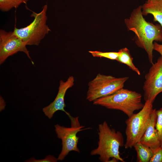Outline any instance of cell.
Masks as SVG:
<instances>
[{
	"mask_svg": "<svg viewBox=\"0 0 162 162\" xmlns=\"http://www.w3.org/2000/svg\"><path fill=\"white\" fill-rule=\"evenodd\" d=\"M142 6L134 9L129 17L124 20L129 30L135 34V43L147 52L150 63L153 64V41L162 42V27L147 22L143 18Z\"/></svg>",
	"mask_w": 162,
	"mask_h": 162,
	"instance_id": "cell-1",
	"label": "cell"
},
{
	"mask_svg": "<svg viewBox=\"0 0 162 162\" xmlns=\"http://www.w3.org/2000/svg\"><path fill=\"white\" fill-rule=\"evenodd\" d=\"M98 133V146L91 151V155H98L99 160L103 162H108L112 158L124 162L119 151L120 148L124 144L122 133L111 128L106 121L99 124Z\"/></svg>",
	"mask_w": 162,
	"mask_h": 162,
	"instance_id": "cell-2",
	"label": "cell"
},
{
	"mask_svg": "<svg viewBox=\"0 0 162 162\" xmlns=\"http://www.w3.org/2000/svg\"><path fill=\"white\" fill-rule=\"evenodd\" d=\"M142 98L140 93L123 88L112 94L94 100L93 103L108 109L121 111L129 117L135 111L143 108L144 104Z\"/></svg>",
	"mask_w": 162,
	"mask_h": 162,
	"instance_id": "cell-3",
	"label": "cell"
},
{
	"mask_svg": "<svg viewBox=\"0 0 162 162\" xmlns=\"http://www.w3.org/2000/svg\"><path fill=\"white\" fill-rule=\"evenodd\" d=\"M47 9V5L46 4L40 12L37 13L32 11L31 16L34 19L29 25L20 28L15 27L14 33L27 45H38L41 40L51 31L46 23Z\"/></svg>",
	"mask_w": 162,
	"mask_h": 162,
	"instance_id": "cell-4",
	"label": "cell"
},
{
	"mask_svg": "<svg viewBox=\"0 0 162 162\" xmlns=\"http://www.w3.org/2000/svg\"><path fill=\"white\" fill-rule=\"evenodd\" d=\"M153 109V103L146 100L139 112L134 113L126 120V140L124 146L125 149L132 148L140 141L146 130Z\"/></svg>",
	"mask_w": 162,
	"mask_h": 162,
	"instance_id": "cell-5",
	"label": "cell"
},
{
	"mask_svg": "<svg viewBox=\"0 0 162 162\" xmlns=\"http://www.w3.org/2000/svg\"><path fill=\"white\" fill-rule=\"evenodd\" d=\"M128 78L127 76L116 78L98 74L88 83L86 99L89 101H93L112 94L123 88Z\"/></svg>",
	"mask_w": 162,
	"mask_h": 162,
	"instance_id": "cell-6",
	"label": "cell"
},
{
	"mask_svg": "<svg viewBox=\"0 0 162 162\" xmlns=\"http://www.w3.org/2000/svg\"><path fill=\"white\" fill-rule=\"evenodd\" d=\"M68 115L70 120V127H65L58 124L55 125L57 137L62 141V151L57 158L58 160L61 161L63 160L70 151L80 152L77 147L79 137L77 136V134L83 130L91 129L90 128H84V126L80 125L78 117H73L69 113Z\"/></svg>",
	"mask_w": 162,
	"mask_h": 162,
	"instance_id": "cell-7",
	"label": "cell"
},
{
	"mask_svg": "<svg viewBox=\"0 0 162 162\" xmlns=\"http://www.w3.org/2000/svg\"><path fill=\"white\" fill-rule=\"evenodd\" d=\"M26 44L20 38L14 34L13 32L0 30V64L3 63L10 56L21 52L24 53L34 63L30 56Z\"/></svg>",
	"mask_w": 162,
	"mask_h": 162,
	"instance_id": "cell-8",
	"label": "cell"
},
{
	"mask_svg": "<svg viewBox=\"0 0 162 162\" xmlns=\"http://www.w3.org/2000/svg\"><path fill=\"white\" fill-rule=\"evenodd\" d=\"M145 101L153 103L155 98L162 92V58L159 57L157 62L152 64L145 76L143 86Z\"/></svg>",
	"mask_w": 162,
	"mask_h": 162,
	"instance_id": "cell-9",
	"label": "cell"
},
{
	"mask_svg": "<svg viewBox=\"0 0 162 162\" xmlns=\"http://www.w3.org/2000/svg\"><path fill=\"white\" fill-rule=\"evenodd\" d=\"M74 79L73 76H70L65 81L61 80L58 91L54 101L48 106L43 108L42 110L45 115L49 118H52L56 111L60 110L64 112L67 115L69 113L65 110L66 105L64 103V97L67 90L71 88L74 84Z\"/></svg>",
	"mask_w": 162,
	"mask_h": 162,
	"instance_id": "cell-10",
	"label": "cell"
},
{
	"mask_svg": "<svg viewBox=\"0 0 162 162\" xmlns=\"http://www.w3.org/2000/svg\"><path fill=\"white\" fill-rule=\"evenodd\" d=\"M157 118L156 110L155 109H153L144 134L139 141L149 147L153 152L160 147L158 134L156 128Z\"/></svg>",
	"mask_w": 162,
	"mask_h": 162,
	"instance_id": "cell-11",
	"label": "cell"
},
{
	"mask_svg": "<svg viewBox=\"0 0 162 162\" xmlns=\"http://www.w3.org/2000/svg\"><path fill=\"white\" fill-rule=\"evenodd\" d=\"M142 10L143 15L152 14L154 20L162 27V0H148L142 6Z\"/></svg>",
	"mask_w": 162,
	"mask_h": 162,
	"instance_id": "cell-12",
	"label": "cell"
},
{
	"mask_svg": "<svg viewBox=\"0 0 162 162\" xmlns=\"http://www.w3.org/2000/svg\"><path fill=\"white\" fill-rule=\"evenodd\" d=\"M133 147L136 152L137 162H149L153 152L149 147L140 142L135 144Z\"/></svg>",
	"mask_w": 162,
	"mask_h": 162,
	"instance_id": "cell-13",
	"label": "cell"
},
{
	"mask_svg": "<svg viewBox=\"0 0 162 162\" xmlns=\"http://www.w3.org/2000/svg\"><path fill=\"white\" fill-rule=\"evenodd\" d=\"M118 51L119 54L116 60L126 65L138 75H140L141 73L140 71L133 63V58L130 54L129 50L127 48L125 47L121 49Z\"/></svg>",
	"mask_w": 162,
	"mask_h": 162,
	"instance_id": "cell-14",
	"label": "cell"
},
{
	"mask_svg": "<svg viewBox=\"0 0 162 162\" xmlns=\"http://www.w3.org/2000/svg\"><path fill=\"white\" fill-rule=\"evenodd\" d=\"M29 0H0V9L7 12L13 8H16L22 3L26 4Z\"/></svg>",
	"mask_w": 162,
	"mask_h": 162,
	"instance_id": "cell-15",
	"label": "cell"
},
{
	"mask_svg": "<svg viewBox=\"0 0 162 162\" xmlns=\"http://www.w3.org/2000/svg\"><path fill=\"white\" fill-rule=\"evenodd\" d=\"M93 57H104L112 60H116L119 54L118 52H103L99 51H89Z\"/></svg>",
	"mask_w": 162,
	"mask_h": 162,
	"instance_id": "cell-16",
	"label": "cell"
},
{
	"mask_svg": "<svg viewBox=\"0 0 162 162\" xmlns=\"http://www.w3.org/2000/svg\"><path fill=\"white\" fill-rule=\"evenodd\" d=\"M157 116L156 128L157 130L160 144L162 148V108L156 110Z\"/></svg>",
	"mask_w": 162,
	"mask_h": 162,
	"instance_id": "cell-17",
	"label": "cell"
},
{
	"mask_svg": "<svg viewBox=\"0 0 162 162\" xmlns=\"http://www.w3.org/2000/svg\"><path fill=\"white\" fill-rule=\"evenodd\" d=\"M149 162H162V148L160 147L153 152Z\"/></svg>",
	"mask_w": 162,
	"mask_h": 162,
	"instance_id": "cell-18",
	"label": "cell"
},
{
	"mask_svg": "<svg viewBox=\"0 0 162 162\" xmlns=\"http://www.w3.org/2000/svg\"><path fill=\"white\" fill-rule=\"evenodd\" d=\"M57 158H56L55 157L50 155L47 156L45 158L41 160H36L34 158H32L28 160L27 162H55L57 161Z\"/></svg>",
	"mask_w": 162,
	"mask_h": 162,
	"instance_id": "cell-19",
	"label": "cell"
},
{
	"mask_svg": "<svg viewBox=\"0 0 162 162\" xmlns=\"http://www.w3.org/2000/svg\"><path fill=\"white\" fill-rule=\"evenodd\" d=\"M153 50L159 52L162 58V44L154 42L153 43Z\"/></svg>",
	"mask_w": 162,
	"mask_h": 162,
	"instance_id": "cell-20",
	"label": "cell"
}]
</instances>
